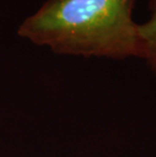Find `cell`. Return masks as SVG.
Segmentation results:
<instances>
[{"label":"cell","instance_id":"1","mask_svg":"<svg viewBox=\"0 0 156 157\" xmlns=\"http://www.w3.org/2000/svg\"><path fill=\"white\" fill-rule=\"evenodd\" d=\"M136 0H47L18 35L57 54L122 60L141 56Z\"/></svg>","mask_w":156,"mask_h":157},{"label":"cell","instance_id":"2","mask_svg":"<svg viewBox=\"0 0 156 157\" xmlns=\"http://www.w3.org/2000/svg\"><path fill=\"white\" fill-rule=\"evenodd\" d=\"M150 16L144 23H138L141 43V59H144L156 76V0H148Z\"/></svg>","mask_w":156,"mask_h":157}]
</instances>
